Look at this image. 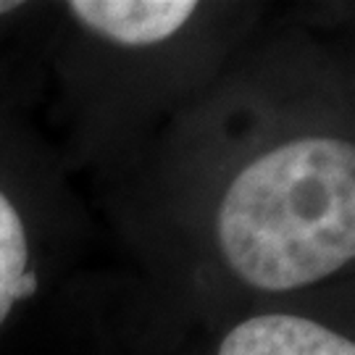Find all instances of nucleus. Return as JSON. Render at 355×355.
Here are the masks:
<instances>
[{"instance_id": "nucleus-1", "label": "nucleus", "mask_w": 355, "mask_h": 355, "mask_svg": "<svg viewBox=\"0 0 355 355\" xmlns=\"http://www.w3.org/2000/svg\"><path fill=\"white\" fill-rule=\"evenodd\" d=\"M229 266L261 290H292L355 258V145L311 137L261 155L218 211Z\"/></svg>"}, {"instance_id": "nucleus-6", "label": "nucleus", "mask_w": 355, "mask_h": 355, "mask_svg": "<svg viewBox=\"0 0 355 355\" xmlns=\"http://www.w3.org/2000/svg\"><path fill=\"white\" fill-rule=\"evenodd\" d=\"M13 8H19V3H0V13L13 11Z\"/></svg>"}, {"instance_id": "nucleus-5", "label": "nucleus", "mask_w": 355, "mask_h": 355, "mask_svg": "<svg viewBox=\"0 0 355 355\" xmlns=\"http://www.w3.org/2000/svg\"><path fill=\"white\" fill-rule=\"evenodd\" d=\"M35 290H37V279H35V274H32V271H26L24 277H21V284H19V300L29 297Z\"/></svg>"}, {"instance_id": "nucleus-3", "label": "nucleus", "mask_w": 355, "mask_h": 355, "mask_svg": "<svg viewBox=\"0 0 355 355\" xmlns=\"http://www.w3.org/2000/svg\"><path fill=\"white\" fill-rule=\"evenodd\" d=\"M218 355H355V343L308 318L274 313L234 327Z\"/></svg>"}, {"instance_id": "nucleus-4", "label": "nucleus", "mask_w": 355, "mask_h": 355, "mask_svg": "<svg viewBox=\"0 0 355 355\" xmlns=\"http://www.w3.org/2000/svg\"><path fill=\"white\" fill-rule=\"evenodd\" d=\"M24 224L11 200L0 192V324L19 300V284L29 271Z\"/></svg>"}, {"instance_id": "nucleus-2", "label": "nucleus", "mask_w": 355, "mask_h": 355, "mask_svg": "<svg viewBox=\"0 0 355 355\" xmlns=\"http://www.w3.org/2000/svg\"><path fill=\"white\" fill-rule=\"evenodd\" d=\"M82 24L121 45H153L171 37L195 11L192 0H74Z\"/></svg>"}]
</instances>
